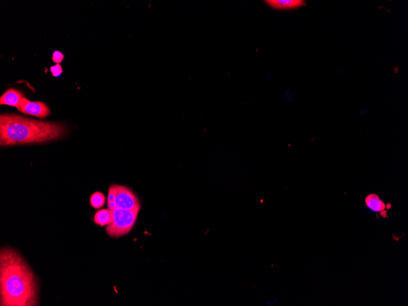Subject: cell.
<instances>
[{
  "label": "cell",
  "instance_id": "obj_1",
  "mask_svg": "<svg viewBox=\"0 0 408 306\" xmlns=\"http://www.w3.org/2000/svg\"><path fill=\"white\" fill-rule=\"evenodd\" d=\"M1 306H39L38 279L17 251L2 248L0 252Z\"/></svg>",
  "mask_w": 408,
  "mask_h": 306
},
{
  "label": "cell",
  "instance_id": "obj_2",
  "mask_svg": "<svg viewBox=\"0 0 408 306\" xmlns=\"http://www.w3.org/2000/svg\"><path fill=\"white\" fill-rule=\"evenodd\" d=\"M66 133L63 124L34 120L9 114L0 116V145L44 143L61 138Z\"/></svg>",
  "mask_w": 408,
  "mask_h": 306
},
{
  "label": "cell",
  "instance_id": "obj_3",
  "mask_svg": "<svg viewBox=\"0 0 408 306\" xmlns=\"http://www.w3.org/2000/svg\"><path fill=\"white\" fill-rule=\"evenodd\" d=\"M140 209L132 210L116 208L113 210V219L106 231L110 237H119L128 233L136 221Z\"/></svg>",
  "mask_w": 408,
  "mask_h": 306
},
{
  "label": "cell",
  "instance_id": "obj_4",
  "mask_svg": "<svg viewBox=\"0 0 408 306\" xmlns=\"http://www.w3.org/2000/svg\"><path fill=\"white\" fill-rule=\"evenodd\" d=\"M116 208L128 210L141 209L138 199L133 191L127 186L117 185V191L114 199Z\"/></svg>",
  "mask_w": 408,
  "mask_h": 306
},
{
  "label": "cell",
  "instance_id": "obj_5",
  "mask_svg": "<svg viewBox=\"0 0 408 306\" xmlns=\"http://www.w3.org/2000/svg\"><path fill=\"white\" fill-rule=\"evenodd\" d=\"M18 110L25 115L40 118H45L50 115V108L45 103L41 102H31L25 97L23 98Z\"/></svg>",
  "mask_w": 408,
  "mask_h": 306
},
{
  "label": "cell",
  "instance_id": "obj_6",
  "mask_svg": "<svg viewBox=\"0 0 408 306\" xmlns=\"http://www.w3.org/2000/svg\"><path fill=\"white\" fill-rule=\"evenodd\" d=\"M23 93L15 89L7 90L0 98V105L14 106L17 109L19 108L21 102L24 98Z\"/></svg>",
  "mask_w": 408,
  "mask_h": 306
},
{
  "label": "cell",
  "instance_id": "obj_7",
  "mask_svg": "<svg viewBox=\"0 0 408 306\" xmlns=\"http://www.w3.org/2000/svg\"><path fill=\"white\" fill-rule=\"evenodd\" d=\"M266 2L272 8L279 10L294 9L305 4V1L301 0H269Z\"/></svg>",
  "mask_w": 408,
  "mask_h": 306
},
{
  "label": "cell",
  "instance_id": "obj_8",
  "mask_svg": "<svg viewBox=\"0 0 408 306\" xmlns=\"http://www.w3.org/2000/svg\"><path fill=\"white\" fill-rule=\"evenodd\" d=\"M365 204L371 211L375 212H383L386 209V205L375 194H371L365 198Z\"/></svg>",
  "mask_w": 408,
  "mask_h": 306
},
{
  "label": "cell",
  "instance_id": "obj_9",
  "mask_svg": "<svg viewBox=\"0 0 408 306\" xmlns=\"http://www.w3.org/2000/svg\"><path fill=\"white\" fill-rule=\"evenodd\" d=\"M113 219V213L110 209H103L96 213L94 221L96 224L104 226L111 224Z\"/></svg>",
  "mask_w": 408,
  "mask_h": 306
},
{
  "label": "cell",
  "instance_id": "obj_10",
  "mask_svg": "<svg viewBox=\"0 0 408 306\" xmlns=\"http://www.w3.org/2000/svg\"><path fill=\"white\" fill-rule=\"evenodd\" d=\"M90 202L93 208L100 209L105 203V197L100 192H96L91 197Z\"/></svg>",
  "mask_w": 408,
  "mask_h": 306
},
{
  "label": "cell",
  "instance_id": "obj_11",
  "mask_svg": "<svg viewBox=\"0 0 408 306\" xmlns=\"http://www.w3.org/2000/svg\"><path fill=\"white\" fill-rule=\"evenodd\" d=\"M117 191V185L110 186L108 191V202H114Z\"/></svg>",
  "mask_w": 408,
  "mask_h": 306
},
{
  "label": "cell",
  "instance_id": "obj_12",
  "mask_svg": "<svg viewBox=\"0 0 408 306\" xmlns=\"http://www.w3.org/2000/svg\"><path fill=\"white\" fill-rule=\"evenodd\" d=\"M64 58V54L58 51H54L52 56V60L57 64L61 63Z\"/></svg>",
  "mask_w": 408,
  "mask_h": 306
},
{
  "label": "cell",
  "instance_id": "obj_13",
  "mask_svg": "<svg viewBox=\"0 0 408 306\" xmlns=\"http://www.w3.org/2000/svg\"><path fill=\"white\" fill-rule=\"evenodd\" d=\"M50 71L54 77H58L62 74V69L60 64H57L55 66L51 67Z\"/></svg>",
  "mask_w": 408,
  "mask_h": 306
}]
</instances>
